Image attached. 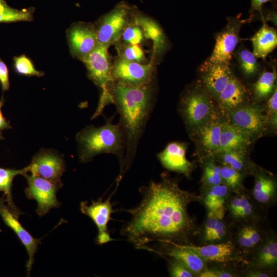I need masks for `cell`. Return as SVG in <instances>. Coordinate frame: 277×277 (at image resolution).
I'll return each instance as SVG.
<instances>
[{
	"mask_svg": "<svg viewBox=\"0 0 277 277\" xmlns=\"http://www.w3.org/2000/svg\"><path fill=\"white\" fill-rule=\"evenodd\" d=\"M223 120L217 115L189 133L204 156L214 155L219 149Z\"/></svg>",
	"mask_w": 277,
	"mask_h": 277,
	"instance_id": "2e32d148",
	"label": "cell"
},
{
	"mask_svg": "<svg viewBox=\"0 0 277 277\" xmlns=\"http://www.w3.org/2000/svg\"><path fill=\"white\" fill-rule=\"evenodd\" d=\"M133 21L142 28L146 39L152 41L154 54H161L166 49L167 43L160 25L153 19L139 13L136 10Z\"/></svg>",
	"mask_w": 277,
	"mask_h": 277,
	"instance_id": "d4e9b609",
	"label": "cell"
},
{
	"mask_svg": "<svg viewBox=\"0 0 277 277\" xmlns=\"http://www.w3.org/2000/svg\"><path fill=\"white\" fill-rule=\"evenodd\" d=\"M232 242L243 254L251 252L263 241L268 233L259 228L256 223H242Z\"/></svg>",
	"mask_w": 277,
	"mask_h": 277,
	"instance_id": "484cf974",
	"label": "cell"
},
{
	"mask_svg": "<svg viewBox=\"0 0 277 277\" xmlns=\"http://www.w3.org/2000/svg\"><path fill=\"white\" fill-rule=\"evenodd\" d=\"M203 172L201 182L202 187H211L222 184L220 174V165L217 164L213 155L202 158Z\"/></svg>",
	"mask_w": 277,
	"mask_h": 277,
	"instance_id": "f546056e",
	"label": "cell"
},
{
	"mask_svg": "<svg viewBox=\"0 0 277 277\" xmlns=\"http://www.w3.org/2000/svg\"><path fill=\"white\" fill-rule=\"evenodd\" d=\"M239 276L236 271L223 268H211L208 267L199 275V277H235Z\"/></svg>",
	"mask_w": 277,
	"mask_h": 277,
	"instance_id": "7bdbcfd3",
	"label": "cell"
},
{
	"mask_svg": "<svg viewBox=\"0 0 277 277\" xmlns=\"http://www.w3.org/2000/svg\"><path fill=\"white\" fill-rule=\"evenodd\" d=\"M68 45L71 55L81 61L97 46L94 24L76 22L67 31Z\"/></svg>",
	"mask_w": 277,
	"mask_h": 277,
	"instance_id": "7c38bea8",
	"label": "cell"
},
{
	"mask_svg": "<svg viewBox=\"0 0 277 277\" xmlns=\"http://www.w3.org/2000/svg\"><path fill=\"white\" fill-rule=\"evenodd\" d=\"M146 38L142 28L133 21L125 28L117 42L128 45H140Z\"/></svg>",
	"mask_w": 277,
	"mask_h": 277,
	"instance_id": "d590c367",
	"label": "cell"
},
{
	"mask_svg": "<svg viewBox=\"0 0 277 277\" xmlns=\"http://www.w3.org/2000/svg\"><path fill=\"white\" fill-rule=\"evenodd\" d=\"M253 46L252 53L256 58L264 60L276 47V30L264 22L261 28L250 38Z\"/></svg>",
	"mask_w": 277,
	"mask_h": 277,
	"instance_id": "83f0119b",
	"label": "cell"
},
{
	"mask_svg": "<svg viewBox=\"0 0 277 277\" xmlns=\"http://www.w3.org/2000/svg\"><path fill=\"white\" fill-rule=\"evenodd\" d=\"M226 121L253 138L267 127L264 109L258 104L243 105L229 112Z\"/></svg>",
	"mask_w": 277,
	"mask_h": 277,
	"instance_id": "9c48e42d",
	"label": "cell"
},
{
	"mask_svg": "<svg viewBox=\"0 0 277 277\" xmlns=\"http://www.w3.org/2000/svg\"><path fill=\"white\" fill-rule=\"evenodd\" d=\"M168 262V270L171 277H194L195 275L179 260L171 257L163 256Z\"/></svg>",
	"mask_w": 277,
	"mask_h": 277,
	"instance_id": "60d3db41",
	"label": "cell"
},
{
	"mask_svg": "<svg viewBox=\"0 0 277 277\" xmlns=\"http://www.w3.org/2000/svg\"><path fill=\"white\" fill-rule=\"evenodd\" d=\"M112 120V117L107 119L104 125L98 127L87 126L76 134L75 138L81 163L90 162L102 153L112 154L117 157L120 170L115 182L119 185L123 177L125 141L120 123L113 124Z\"/></svg>",
	"mask_w": 277,
	"mask_h": 277,
	"instance_id": "3957f363",
	"label": "cell"
},
{
	"mask_svg": "<svg viewBox=\"0 0 277 277\" xmlns=\"http://www.w3.org/2000/svg\"><path fill=\"white\" fill-rule=\"evenodd\" d=\"M109 46L98 44L91 52L81 60L87 69L88 77L100 90L98 106L92 118L102 114L104 108L112 104L111 90L113 80L112 64L108 53Z\"/></svg>",
	"mask_w": 277,
	"mask_h": 277,
	"instance_id": "5b68a950",
	"label": "cell"
},
{
	"mask_svg": "<svg viewBox=\"0 0 277 277\" xmlns=\"http://www.w3.org/2000/svg\"><path fill=\"white\" fill-rule=\"evenodd\" d=\"M237 58L240 67L246 76L250 77L256 73L259 69V64L252 52L246 49H241L237 54Z\"/></svg>",
	"mask_w": 277,
	"mask_h": 277,
	"instance_id": "e575fe53",
	"label": "cell"
},
{
	"mask_svg": "<svg viewBox=\"0 0 277 277\" xmlns=\"http://www.w3.org/2000/svg\"><path fill=\"white\" fill-rule=\"evenodd\" d=\"M259 206L246 191L241 193V203L238 212L232 218L241 223H259V216L257 212Z\"/></svg>",
	"mask_w": 277,
	"mask_h": 277,
	"instance_id": "4dcf8cb0",
	"label": "cell"
},
{
	"mask_svg": "<svg viewBox=\"0 0 277 277\" xmlns=\"http://www.w3.org/2000/svg\"><path fill=\"white\" fill-rule=\"evenodd\" d=\"M220 219L213 212L208 211L207 216L204 223L201 234L203 241L206 243L208 238L212 233L217 221Z\"/></svg>",
	"mask_w": 277,
	"mask_h": 277,
	"instance_id": "b9f144b4",
	"label": "cell"
},
{
	"mask_svg": "<svg viewBox=\"0 0 277 277\" xmlns=\"http://www.w3.org/2000/svg\"><path fill=\"white\" fill-rule=\"evenodd\" d=\"M0 84L3 91L9 90L10 82L8 69L6 64L0 57Z\"/></svg>",
	"mask_w": 277,
	"mask_h": 277,
	"instance_id": "ee69618b",
	"label": "cell"
},
{
	"mask_svg": "<svg viewBox=\"0 0 277 277\" xmlns=\"http://www.w3.org/2000/svg\"><path fill=\"white\" fill-rule=\"evenodd\" d=\"M0 215L6 226L11 229L16 234L22 244L25 247L29 259L27 262V274L32 269L34 263V256L41 239H35L24 228L18 221V217L13 214L6 204L4 196L0 197Z\"/></svg>",
	"mask_w": 277,
	"mask_h": 277,
	"instance_id": "d6986e66",
	"label": "cell"
},
{
	"mask_svg": "<svg viewBox=\"0 0 277 277\" xmlns=\"http://www.w3.org/2000/svg\"><path fill=\"white\" fill-rule=\"evenodd\" d=\"M253 139L248 134L223 120L220 146L216 153L232 150L247 151Z\"/></svg>",
	"mask_w": 277,
	"mask_h": 277,
	"instance_id": "603a6c76",
	"label": "cell"
},
{
	"mask_svg": "<svg viewBox=\"0 0 277 277\" xmlns=\"http://www.w3.org/2000/svg\"><path fill=\"white\" fill-rule=\"evenodd\" d=\"M4 139V136H3L2 132L1 130H0V140Z\"/></svg>",
	"mask_w": 277,
	"mask_h": 277,
	"instance_id": "c3c4849f",
	"label": "cell"
},
{
	"mask_svg": "<svg viewBox=\"0 0 277 277\" xmlns=\"http://www.w3.org/2000/svg\"><path fill=\"white\" fill-rule=\"evenodd\" d=\"M115 45L118 56L125 60L144 64L146 61L142 48L136 45H128L116 42Z\"/></svg>",
	"mask_w": 277,
	"mask_h": 277,
	"instance_id": "8d00e7d4",
	"label": "cell"
},
{
	"mask_svg": "<svg viewBox=\"0 0 277 277\" xmlns=\"http://www.w3.org/2000/svg\"><path fill=\"white\" fill-rule=\"evenodd\" d=\"M212 98L202 85L190 86L182 93L178 110L188 133L219 114Z\"/></svg>",
	"mask_w": 277,
	"mask_h": 277,
	"instance_id": "277c9868",
	"label": "cell"
},
{
	"mask_svg": "<svg viewBox=\"0 0 277 277\" xmlns=\"http://www.w3.org/2000/svg\"><path fill=\"white\" fill-rule=\"evenodd\" d=\"M4 104V99L3 96L0 100V130L11 128V126L5 117L3 116L2 108Z\"/></svg>",
	"mask_w": 277,
	"mask_h": 277,
	"instance_id": "7dc6e473",
	"label": "cell"
},
{
	"mask_svg": "<svg viewBox=\"0 0 277 277\" xmlns=\"http://www.w3.org/2000/svg\"><path fill=\"white\" fill-rule=\"evenodd\" d=\"M254 184L251 197L262 208L274 205L277 199V184L271 173L259 168L253 173Z\"/></svg>",
	"mask_w": 277,
	"mask_h": 277,
	"instance_id": "ffe728a7",
	"label": "cell"
},
{
	"mask_svg": "<svg viewBox=\"0 0 277 277\" xmlns=\"http://www.w3.org/2000/svg\"><path fill=\"white\" fill-rule=\"evenodd\" d=\"M151 82L139 86L113 83L112 104L120 115L125 141L123 175L131 167L147 123L153 110L155 89Z\"/></svg>",
	"mask_w": 277,
	"mask_h": 277,
	"instance_id": "7a4b0ae2",
	"label": "cell"
},
{
	"mask_svg": "<svg viewBox=\"0 0 277 277\" xmlns=\"http://www.w3.org/2000/svg\"><path fill=\"white\" fill-rule=\"evenodd\" d=\"M265 115L267 126H269L274 130H276L277 126V91L275 88L271 95L268 97L266 104Z\"/></svg>",
	"mask_w": 277,
	"mask_h": 277,
	"instance_id": "ab89813d",
	"label": "cell"
},
{
	"mask_svg": "<svg viewBox=\"0 0 277 277\" xmlns=\"http://www.w3.org/2000/svg\"><path fill=\"white\" fill-rule=\"evenodd\" d=\"M243 276L246 277H270L272 276L274 273V271L248 267L243 271Z\"/></svg>",
	"mask_w": 277,
	"mask_h": 277,
	"instance_id": "f6af8a7d",
	"label": "cell"
},
{
	"mask_svg": "<svg viewBox=\"0 0 277 277\" xmlns=\"http://www.w3.org/2000/svg\"><path fill=\"white\" fill-rule=\"evenodd\" d=\"M153 62L142 64L118 56L112 64L113 83L139 86L153 81Z\"/></svg>",
	"mask_w": 277,
	"mask_h": 277,
	"instance_id": "52a82bcc",
	"label": "cell"
},
{
	"mask_svg": "<svg viewBox=\"0 0 277 277\" xmlns=\"http://www.w3.org/2000/svg\"><path fill=\"white\" fill-rule=\"evenodd\" d=\"M185 245L195 251L207 264L248 263L242 252L231 241L207 244L200 246L193 243Z\"/></svg>",
	"mask_w": 277,
	"mask_h": 277,
	"instance_id": "4fadbf2b",
	"label": "cell"
},
{
	"mask_svg": "<svg viewBox=\"0 0 277 277\" xmlns=\"http://www.w3.org/2000/svg\"><path fill=\"white\" fill-rule=\"evenodd\" d=\"M24 176L28 183L25 188L26 195L28 198L36 201V211L38 215L43 216L50 209L59 207L60 203L57 200L56 193L62 187V183H55L28 173Z\"/></svg>",
	"mask_w": 277,
	"mask_h": 277,
	"instance_id": "ba28073f",
	"label": "cell"
},
{
	"mask_svg": "<svg viewBox=\"0 0 277 277\" xmlns=\"http://www.w3.org/2000/svg\"><path fill=\"white\" fill-rule=\"evenodd\" d=\"M144 249L179 260L195 276H199L207 267V263L186 245L160 243L159 249L146 247Z\"/></svg>",
	"mask_w": 277,
	"mask_h": 277,
	"instance_id": "e0dca14e",
	"label": "cell"
},
{
	"mask_svg": "<svg viewBox=\"0 0 277 277\" xmlns=\"http://www.w3.org/2000/svg\"><path fill=\"white\" fill-rule=\"evenodd\" d=\"M13 67L15 72L19 75L37 77L44 75V72L36 70L31 60L25 54L13 57Z\"/></svg>",
	"mask_w": 277,
	"mask_h": 277,
	"instance_id": "74e56055",
	"label": "cell"
},
{
	"mask_svg": "<svg viewBox=\"0 0 277 277\" xmlns=\"http://www.w3.org/2000/svg\"><path fill=\"white\" fill-rule=\"evenodd\" d=\"M161 177L159 182L151 181L140 187V203L125 210L131 217L121 229V235L137 249H143L154 241L190 244L200 233L188 207L200 196L182 189L168 173H163Z\"/></svg>",
	"mask_w": 277,
	"mask_h": 277,
	"instance_id": "6da1fadb",
	"label": "cell"
},
{
	"mask_svg": "<svg viewBox=\"0 0 277 277\" xmlns=\"http://www.w3.org/2000/svg\"><path fill=\"white\" fill-rule=\"evenodd\" d=\"M276 73L273 71L263 72L253 86V92L255 98L262 101L268 98L276 87L275 83Z\"/></svg>",
	"mask_w": 277,
	"mask_h": 277,
	"instance_id": "d6a6232c",
	"label": "cell"
},
{
	"mask_svg": "<svg viewBox=\"0 0 277 277\" xmlns=\"http://www.w3.org/2000/svg\"><path fill=\"white\" fill-rule=\"evenodd\" d=\"M202 85L211 96L217 100L220 93L234 75L230 65L207 63L201 67Z\"/></svg>",
	"mask_w": 277,
	"mask_h": 277,
	"instance_id": "ac0fdd59",
	"label": "cell"
},
{
	"mask_svg": "<svg viewBox=\"0 0 277 277\" xmlns=\"http://www.w3.org/2000/svg\"><path fill=\"white\" fill-rule=\"evenodd\" d=\"M27 167L31 174L62 183L61 178L65 170V164L62 156L55 151L42 149L34 156Z\"/></svg>",
	"mask_w": 277,
	"mask_h": 277,
	"instance_id": "5bb4252c",
	"label": "cell"
},
{
	"mask_svg": "<svg viewBox=\"0 0 277 277\" xmlns=\"http://www.w3.org/2000/svg\"><path fill=\"white\" fill-rule=\"evenodd\" d=\"M117 188H115L112 194L105 201L103 197L97 201H92L88 205L87 201L81 202L80 210L82 213L89 216L95 224L97 229L96 243L98 245H103L114 241L110 236L108 228V223L111 220V214L116 211L113 209V204L111 203V196Z\"/></svg>",
	"mask_w": 277,
	"mask_h": 277,
	"instance_id": "8fae6325",
	"label": "cell"
},
{
	"mask_svg": "<svg viewBox=\"0 0 277 277\" xmlns=\"http://www.w3.org/2000/svg\"><path fill=\"white\" fill-rule=\"evenodd\" d=\"M28 173V168L26 167L21 169H7L0 167V192L3 193L7 205L16 217H19L22 211L15 205L12 195V186L14 178L18 175H24Z\"/></svg>",
	"mask_w": 277,
	"mask_h": 277,
	"instance_id": "f1b7e54d",
	"label": "cell"
},
{
	"mask_svg": "<svg viewBox=\"0 0 277 277\" xmlns=\"http://www.w3.org/2000/svg\"><path fill=\"white\" fill-rule=\"evenodd\" d=\"M213 155L220 165L230 167L246 175H253L259 168L250 160L246 151L232 150L216 153Z\"/></svg>",
	"mask_w": 277,
	"mask_h": 277,
	"instance_id": "4316f807",
	"label": "cell"
},
{
	"mask_svg": "<svg viewBox=\"0 0 277 277\" xmlns=\"http://www.w3.org/2000/svg\"><path fill=\"white\" fill-rule=\"evenodd\" d=\"M230 226L223 220L219 219L212 233L206 242V244L223 243L231 241L230 237Z\"/></svg>",
	"mask_w": 277,
	"mask_h": 277,
	"instance_id": "f35d334b",
	"label": "cell"
},
{
	"mask_svg": "<svg viewBox=\"0 0 277 277\" xmlns=\"http://www.w3.org/2000/svg\"><path fill=\"white\" fill-rule=\"evenodd\" d=\"M200 200L208 211L215 213L220 219L224 217L228 199L232 192L225 185L202 187Z\"/></svg>",
	"mask_w": 277,
	"mask_h": 277,
	"instance_id": "cb8c5ba5",
	"label": "cell"
},
{
	"mask_svg": "<svg viewBox=\"0 0 277 277\" xmlns=\"http://www.w3.org/2000/svg\"><path fill=\"white\" fill-rule=\"evenodd\" d=\"M34 12L33 8L18 10L9 6L5 1L0 0V23L30 22L33 19Z\"/></svg>",
	"mask_w": 277,
	"mask_h": 277,
	"instance_id": "1f68e13d",
	"label": "cell"
},
{
	"mask_svg": "<svg viewBox=\"0 0 277 277\" xmlns=\"http://www.w3.org/2000/svg\"><path fill=\"white\" fill-rule=\"evenodd\" d=\"M124 2L117 5L94 24L98 44L110 46L116 43L132 22L135 11Z\"/></svg>",
	"mask_w": 277,
	"mask_h": 277,
	"instance_id": "8992f818",
	"label": "cell"
},
{
	"mask_svg": "<svg viewBox=\"0 0 277 277\" xmlns=\"http://www.w3.org/2000/svg\"><path fill=\"white\" fill-rule=\"evenodd\" d=\"M240 16L229 18L226 27L217 34L213 52L206 63L230 65L233 51L241 39V28L246 22L241 19Z\"/></svg>",
	"mask_w": 277,
	"mask_h": 277,
	"instance_id": "30bf717a",
	"label": "cell"
},
{
	"mask_svg": "<svg viewBox=\"0 0 277 277\" xmlns=\"http://www.w3.org/2000/svg\"><path fill=\"white\" fill-rule=\"evenodd\" d=\"M274 0H251V8L250 12L253 13L255 11H257L263 16L262 6L263 5L269 2H272Z\"/></svg>",
	"mask_w": 277,
	"mask_h": 277,
	"instance_id": "bcb514c9",
	"label": "cell"
},
{
	"mask_svg": "<svg viewBox=\"0 0 277 277\" xmlns=\"http://www.w3.org/2000/svg\"><path fill=\"white\" fill-rule=\"evenodd\" d=\"M220 174L222 184L227 186L232 193H240L246 191L243 185L245 174L230 167L223 165H220Z\"/></svg>",
	"mask_w": 277,
	"mask_h": 277,
	"instance_id": "836d02e7",
	"label": "cell"
},
{
	"mask_svg": "<svg viewBox=\"0 0 277 277\" xmlns=\"http://www.w3.org/2000/svg\"><path fill=\"white\" fill-rule=\"evenodd\" d=\"M250 254L249 267L274 271L277 265V239L275 234L268 232Z\"/></svg>",
	"mask_w": 277,
	"mask_h": 277,
	"instance_id": "44dd1931",
	"label": "cell"
},
{
	"mask_svg": "<svg viewBox=\"0 0 277 277\" xmlns=\"http://www.w3.org/2000/svg\"><path fill=\"white\" fill-rule=\"evenodd\" d=\"M188 146L186 142H170L157 154V158L166 170L182 174L189 179L195 166L186 157Z\"/></svg>",
	"mask_w": 277,
	"mask_h": 277,
	"instance_id": "9a60e30c",
	"label": "cell"
},
{
	"mask_svg": "<svg viewBox=\"0 0 277 277\" xmlns=\"http://www.w3.org/2000/svg\"><path fill=\"white\" fill-rule=\"evenodd\" d=\"M247 91L242 83L234 75L220 93L216 102L225 115L244 105Z\"/></svg>",
	"mask_w": 277,
	"mask_h": 277,
	"instance_id": "7402d4cb",
	"label": "cell"
}]
</instances>
